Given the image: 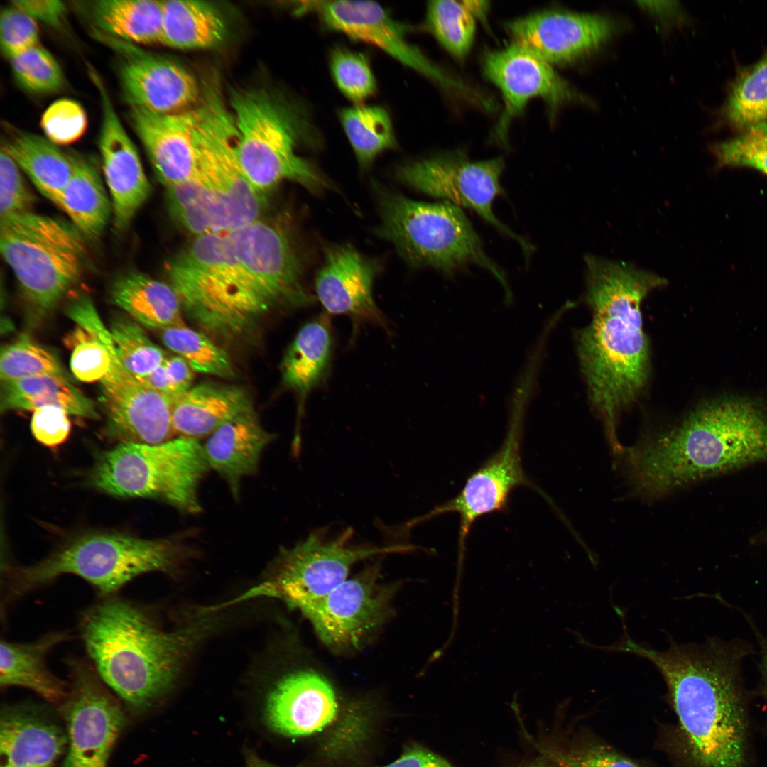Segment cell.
Returning a JSON list of instances; mask_svg holds the SVG:
<instances>
[{
  "mask_svg": "<svg viewBox=\"0 0 767 767\" xmlns=\"http://www.w3.org/2000/svg\"><path fill=\"white\" fill-rule=\"evenodd\" d=\"M619 457L635 494L663 498L697 482L767 462V409L749 398L699 406L680 423L623 447Z\"/></svg>",
  "mask_w": 767,
  "mask_h": 767,
  "instance_id": "1",
  "label": "cell"
},
{
  "mask_svg": "<svg viewBox=\"0 0 767 767\" xmlns=\"http://www.w3.org/2000/svg\"><path fill=\"white\" fill-rule=\"evenodd\" d=\"M586 300L591 322L580 332L579 354L590 398L614 453L620 411L633 401L649 374V350L641 304L665 278L631 263L592 254L584 257Z\"/></svg>",
  "mask_w": 767,
  "mask_h": 767,
  "instance_id": "2",
  "label": "cell"
},
{
  "mask_svg": "<svg viewBox=\"0 0 767 767\" xmlns=\"http://www.w3.org/2000/svg\"><path fill=\"white\" fill-rule=\"evenodd\" d=\"M624 651L647 659L663 676L678 720L681 751L692 766L746 767L739 653L712 641H670L666 650L657 651L631 638Z\"/></svg>",
  "mask_w": 767,
  "mask_h": 767,
  "instance_id": "3",
  "label": "cell"
},
{
  "mask_svg": "<svg viewBox=\"0 0 767 767\" xmlns=\"http://www.w3.org/2000/svg\"><path fill=\"white\" fill-rule=\"evenodd\" d=\"M205 614L166 631L142 607L115 595L84 611L80 631L101 679L136 714L173 687L185 658L213 626Z\"/></svg>",
  "mask_w": 767,
  "mask_h": 767,
  "instance_id": "4",
  "label": "cell"
},
{
  "mask_svg": "<svg viewBox=\"0 0 767 767\" xmlns=\"http://www.w3.org/2000/svg\"><path fill=\"white\" fill-rule=\"evenodd\" d=\"M197 108L196 166L188 179L167 188L168 206L196 236L227 233L259 219L263 195L241 170L233 116L217 84L205 86Z\"/></svg>",
  "mask_w": 767,
  "mask_h": 767,
  "instance_id": "5",
  "label": "cell"
},
{
  "mask_svg": "<svg viewBox=\"0 0 767 767\" xmlns=\"http://www.w3.org/2000/svg\"><path fill=\"white\" fill-rule=\"evenodd\" d=\"M167 272L183 311L209 332L240 335L273 312L227 233L196 236L168 262Z\"/></svg>",
  "mask_w": 767,
  "mask_h": 767,
  "instance_id": "6",
  "label": "cell"
},
{
  "mask_svg": "<svg viewBox=\"0 0 767 767\" xmlns=\"http://www.w3.org/2000/svg\"><path fill=\"white\" fill-rule=\"evenodd\" d=\"M181 550L167 538L145 539L114 533L79 535L34 564L9 568L6 600L17 599L51 583L60 576L80 577L102 599L115 596L135 577L151 572H169Z\"/></svg>",
  "mask_w": 767,
  "mask_h": 767,
  "instance_id": "7",
  "label": "cell"
},
{
  "mask_svg": "<svg viewBox=\"0 0 767 767\" xmlns=\"http://www.w3.org/2000/svg\"><path fill=\"white\" fill-rule=\"evenodd\" d=\"M87 239L71 223L31 211L1 217L0 250L33 320L45 317L80 281Z\"/></svg>",
  "mask_w": 767,
  "mask_h": 767,
  "instance_id": "8",
  "label": "cell"
},
{
  "mask_svg": "<svg viewBox=\"0 0 767 767\" xmlns=\"http://www.w3.org/2000/svg\"><path fill=\"white\" fill-rule=\"evenodd\" d=\"M381 236L414 267L447 275L469 265L490 271L508 292L502 270L490 259L461 207L447 201L425 202L379 187Z\"/></svg>",
  "mask_w": 767,
  "mask_h": 767,
  "instance_id": "9",
  "label": "cell"
},
{
  "mask_svg": "<svg viewBox=\"0 0 767 767\" xmlns=\"http://www.w3.org/2000/svg\"><path fill=\"white\" fill-rule=\"evenodd\" d=\"M230 106L237 158L257 192L263 195L287 180L312 191L325 187L322 177L295 151L304 129L290 111L256 90L233 92Z\"/></svg>",
  "mask_w": 767,
  "mask_h": 767,
  "instance_id": "10",
  "label": "cell"
},
{
  "mask_svg": "<svg viewBox=\"0 0 767 767\" xmlns=\"http://www.w3.org/2000/svg\"><path fill=\"white\" fill-rule=\"evenodd\" d=\"M352 528L338 534H330L327 528L313 531L295 545L280 550L267 578L233 602L273 597L301 611L345 581L357 562L413 548L357 545L352 544Z\"/></svg>",
  "mask_w": 767,
  "mask_h": 767,
  "instance_id": "11",
  "label": "cell"
},
{
  "mask_svg": "<svg viewBox=\"0 0 767 767\" xmlns=\"http://www.w3.org/2000/svg\"><path fill=\"white\" fill-rule=\"evenodd\" d=\"M505 168L501 157L472 161L461 151H449L400 166L398 179L406 185L477 213L516 241L526 256L532 246L503 224L493 212L495 199L503 194L500 178Z\"/></svg>",
  "mask_w": 767,
  "mask_h": 767,
  "instance_id": "12",
  "label": "cell"
},
{
  "mask_svg": "<svg viewBox=\"0 0 767 767\" xmlns=\"http://www.w3.org/2000/svg\"><path fill=\"white\" fill-rule=\"evenodd\" d=\"M68 690L60 704L68 751L62 767H107L126 722L122 707L91 663L70 658Z\"/></svg>",
  "mask_w": 767,
  "mask_h": 767,
  "instance_id": "13",
  "label": "cell"
},
{
  "mask_svg": "<svg viewBox=\"0 0 767 767\" xmlns=\"http://www.w3.org/2000/svg\"><path fill=\"white\" fill-rule=\"evenodd\" d=\"M379 570L370 565L301 611L330 648H357L386 619L393 590L379 581Z\"/></svg>",
  "mask_w": 767,
  "mask_h": 767,
  "instance_id": "14",
  "label": "cell"
},
{
  "mask_svg": "<svg viewBox=\"0 0 767 767\" xmlns=\"http://www.w3.org/2000/svg\"><path fill=\"white\" fill-rule=\"evenodd\" d=\"M227 234L239 261L273 310L312 301L303 283L299 256L284 228L257 219Z\"/></svg>",
  "mask_w": 767,
  "mask_h": 767,
  "instance_id": "15",
  "label": "cell"
},
{
  "mask_svg": "<svg viewBox=\"0 0 767 767\" xmlns=\"http://www.w3.org/2000/svg\"><path fill=\"white\" fill-rule=\"evenodd\" d=\"M111 364L100 381V401L107 434L119 443L155 445L175 437L172 396L141 384L122 364L113 339L107 342Z\"/></svg>",
  "mask_w": 767,
  "mask_h": 767,
  "instance_id": "16",
  "label": "cell"
},
{
  "mask_svg": "<svg viewBox=\"0 0 767 767\" xmlns=\"http://www.w3.org/2000/svg\"><path fill=\"white\" fill-rule=\"evenodd\" d=\"M486 77L501 91L504 109L495 129V137L506 144L511 120L521 114L532 98L540 97L553 114L570 102L586 103L553 68L552 65L526 47L512 42L506 47L486 52L483 58Z\"/></svg>",
  "mask_w": 767,
  "mask_h": 767,
  "instance_id": "17",
  "label": "cell"
},
{
  "mask_svg": "<svg viewBox=\"0 0 767 767\" xmlns=\"http://www.w3.org/2000/svg\"><path fill=\"white\" fill-rule=\"evenodd\" d=\"M92 34L117 55L119 82L129 107L174 114L200 102L202 91L197 80L180 65L95 28Z\"/></svg>",
  "mask_w": 767,
  "mask_h": 767,
  "instance_id": "18",
  "label": "cell"
},
{
  "mask_svg": "<svg viewBox=\"0 0 767 767\" xmlns=\"http://www.w3.org/2000/svg\"><path fill=\"white\" fill-rule=\"evenodd\" d=\"M309 4L303 7L316 12L330 29L377 47L445 88L470 93L464 84L442 71L410 43L406 38V26L376 2L341 0Z\"/></svg>",
  "mask_w": 767,
  "mask_h": 767,
  "instance_id": "19",
  "label": "cell"
},
{
  "mask_svg": "<svg viewBox=\"0 0 767 767\" xmlns=\"http://www.w3.org/2000/svg\"><path fill=\"white\" fill-rule=\"evenodd\" d=\"M521 433L515 423L500 448L467 479L454 498L408 522V527L446 513L459 517V546L462 551L470 529L483 516L504 511L510 494L521 486H532L523 469Z\"/></svg>",
  "mask_w": 767,
  "mask_h": 767,
  "instance_id": "20",
  "label": "cell"
},
{
  "mask_svg": "<svg viewBox=\"0 0 767 767\" xmlns=\"http://www.w3.org/2000/svg\"><path fill=\"white\" fill-rule=\"evenodd\" d=\"M611 18L550 9L533 13L506 23L518 43L551 65H565L588 56L616 32Z\"/></svg>",
  "mask_w": 767,
  "mask_h": 767,
  "instance_id": "21",
  "label": "cell"
},
{
  "mask_svg": "<svg viewBox=\"0 0 767 767\" xmlns=\"http://www.w3.org/2000/svg\"><path fill=\"white\" fill-rule=\"evenodd\" d=\"M88 70L100 98L102 114L99 148L111 196L114 223L117 230H124L148 199L151 186L138 153L116 112L103 81L90 65Z\"/></svg>",
  "mask_w": 767,
  "mask_h": 767,
  "instance_id": "22",
  "label": "cell"
},
{
  "mask_svg": "<svg viewBox=\"0 0 767 767\" xmlns=\"http://www.w3.org/2000/svg\"><path fill=\"white\" fill-rule=\"evenodd\" d=\"M339 702L332 685L308 670L283 677L267 696L265 721L273 731L288 737L322 731L337 718Z\"/></svg>",
  "mask_w": 767,
  "mask_h": 767,
  "instance_id": "23",
  "label": "cell"
},
{
  "mask_svg": "<svg viewBox=\"0 0 767 767\" xmlns=\"http://www.w3.org/2000/svg\"><path fill=\"white\" fill-rule=\"evenodd\" d=\"M128 119L143 144L158 180L166 188L178 185L192 175L197 163V106L174 114H160L129 107Z\"/></svg>",
  "mask_w": 767,
  "mask_h": 767,
  "instance_id": "24",
  "label": "cell"
},
{
  "mask_svg": "<svg viewBox=\"0 0 767 767\" xmlns=\"http://www.w3.org/2000/svg\"><path fill=\"white\" fill-rule=\"evenodd\" d=\"M374 262L350 245L330 246L315 280L316 295L325 310L334 315L381 322L372 285Z\"/></svg>",
  "mask_w": 767,
  "mask_h": 767,
  "instance_id": "25",
  "label": "cell"
},
{
  "mask_svg": "<svg viewBox=\"0 0 767 767\" xmlns=\"http://www.w3.org/2000/svg\"><path fill=\"white\" fill-rule=\"evenodd\" d=\"M67 743V731L44 708L28 703L2 707L1 765L53 767Z\"/></svg>",
  "mask_w": 767,
  "mask_h": 767,
  "instance_id": "26",
  "label": "cell"
},
{
  "mask_svg": "<svg viewBox=\"0 0 767 767\" xmlns=\"http://www.w3.org/2000/svg\"><path fill=\"white\" fill-rule=\"evenodd\" d=\"M273 439L254 410L221 425L202 447L210 469L218 473L237 497L241 480L257 472L261 455Z\"/></svg>",
  "mask_w": 767,
  "mask_h": 767,
  "instance_id": "27",
  "label": "cell"
},
{
  "mask_svg": "<svg viewBox=\"0 0 767 767\" xmlns=\"http://www.w3.org/2000/svg\"><path fill=\"white\" fill-rule=\"evenodd\" d=\"M175 437L199 440L239 415L254 411L249 394L233 385L203 383L172 395Z\"/></svg>",
  "mask_w": 767,
  "mask_h": 767,
  "instance_id": "28",
  "label": "cell"
},
{
  "mask_svg": "<svg viewBox=\"0 0 767 767\" xmlns=\"http://www.w3.org/2000/svg\"><path fill=\"white\" fill-rule=\"evenodd\" d=\"M71 637L68 631H58L28 642L1 641V687H24L49 702L60 705L67 695L68 682L50 670L46 657L54 648Z\"/></svg>",
  "mask_w": 767,
  "mask_h": 767,
  "instance_id": "29",
  "label": "cell"
},
{
  "mask_svg": "<svg viewBox=\"0 0 767 767\" xmlns=\"http://www.w3.org/2000/svg\"><path fill=\"white\" fill-rule=\"evenodd\" d=\"M1 147L17 163L38 190L56 205L72 175L76 157L35 134L9 126Z\"/></svg>",
  "mask_w": 767,
  "mask_h": 767,
  "instance_id": "30",
  "label": "cell"
},
{
  "mask_svg": "<svg viewBox=\"0 0 767 767\" xmlns=\"http://www.w3.org/2000/svg\"><path fill=\"white\" fill-rule=\"evenodd\" d=\"M114 305L141 325L161 331L185 325L183 307L170 284L136 271L119 276L111 288Z\"/></svg>",
  "mask_w": 767,
  "mask_h": 767,
  "instance_id": "31",
  "label": "cell"
},
{
  "mask_svg": "<svg viewBox=\"0 0 767 767\" xmlns=\"http://www.w3.org/2000/svg\"><path fill=\"white\" fill-rule=\"evenodd\" d=\"M57 406L69 415L96 419L99 415L92 401L67 376L43 374L1 382V410H34Z\"/></svg>",
  "mask_w": 767,
  "mask_h": 767,
  "instance_id": "32",
  "label": "cell"
},
{
  "mask_svg": "<svg viewBox=\"0 0 767 767\" xmlns=\"http://www.w3.org/2000/svg\"><path fill=\"white\" fill-rule=\"evenodd\" d=\"M332 339L324 318L304 325L286 351L282 364L285 386L304 396L325 377L330 366Z\"/></svg>",
  "mask_w": 767,
  "mask_h": 767,
  "instance_id": "33",
  "label": "cell"
},
{
  "mask_svg": "<svg viewBox=\"0 0 767 767\" xmlns=\"http://www.w3.org/2000/svg\"><path fill=\"white\" fill-rule=\"evenodd\" d=\"M95 29L133 44L161 43L163 1L101 0L92 3Z\"/></svg>",
  "mask_w": 767,
  "mask_h": 767,
  "instance_id": "34",
  "label": "cell"
},
{
  "mask_svg": "<svg viewBox=\"0 0 767 767\" xmlns=\"http://www.w3.org/2000/svg\"><path fill=\"white\" fill-rule=\"evenodd\" d=\"M56 205L91 241L100 238L112 211L111 202L97 172L88 162L77 157L74 172Z\"/></svg>",
  "mask_w": 767,
  "mask_h": 767,
  "instance_id": "35",
  "label": "cell"
},
{
  "mask_svg": "<svg viewBox=\"0 0 767 767\" xmlns=\"http://www.w3.org/2000/svg\"><path fill=\"white\" fill-rule=\"evenodd\" d=\"M224 21L213 6L199 1H163L161 43L178 49H202L219 44Z\"/></svg>",
  "mask_w": 767,
  "mask_h": 767,
  "instance_id": "36",
  "label": "cell"
},
{
  "mask_svg": "<svg viewBox=\"0 0 767 767\" xmlns=\"http://www.w3.org/2000/svg\"><path fill=\"white\" fill-rule=\"evenodd\" d=\"M339 119L363 168L368 167L377 156L395 145L391 117L381 106L354 104L342 109Z\"/></svg>",
  "mask_w": 767,
  "mask_h": 767,
  "instance_id": "37",
  "label": "cell"
},
{
  "mask_svg": "<svg viewBox=\"0 0 767 767\" xmlns=\"http://www.w3.org/2000/svg\"><path fill=\"white\" fill-rule=\"evenodd\" d=\"M723 116L741 131L767 122V53L737 76L724 107Z\"/></svg>",
  "mask_w": 767,
  "mask_h": 767,
  "instance_id": "38",
  "label": "cell"
},
{
  "mask_svg": "<svg viewBox=\"0 0 767 767\" xmlns=\"http://www.w3.org/2000/svg\"><path fill=\"white\" fill-rule=\"evenodd\" d=\"M163 343L183 358L195 372L229 378L233 364L227 352L205 334L185 325L162 330Z\"/></svg>",
  "mask_w": 767,
  "mask_h": 767,
  "instance_id": "39",
  "label": "cell"
},
{
  "mask_svg": "<svg viewBox=\"0 0 767 767\" xmlns=\"http://www.w3.org/2000/svg\"><path fill=\"white\" fill-rule=\"evenodd\" d=\"M428 28L452 55L463 59L469 52L476 32L475 17L463 1H430L427 6Z\"/></svg>",
  "mask_w": 767,
  "mask_h": 767,
  "instance_id": "40",
  "label": "cell"
},
{
  "mask_svg": "<svg viewBox=\"0 0 767 767\" xmlns=\"http://www.w3.org/2000/svg\"><path fill=\"white\" fill-rule=\"evenodd\" d=\"M109 330L122 364L135 377L149 374L167 357L141 325L130 317H114Z\"/></svg>",
  "mask_w": 767,
  "mask_h": 767,
  "instance_id": "41",
  "label": "cell"
},
{
  "mask_svg": "<svg viewBox=\"0 0 767 767\" xmlns=\"http://www.w3.org/2000/svg\"><path fill=\"white\" fill-rule=\"evenodd\" d=\"M43 374L66 376L54 354L28 337L21 336L1 348V382Z\"/></svg>",
  "mask_w": 767,
  "mask_h": 767,
  "instance_id": "42",
  "label": "cell"
},
{
  "mask_svg": "<svg viewBox=\"0 0 767 767\" xmlns=\"http://www.w3.org/2000/svg\"><path fill=\"white\" fill-rule=\"evenodd\" d=\"M10 62L16 80L30 92L53 94L65 85L60 65L40 44L10 59Z\"/></svg>",
  "mask_w": 767,
  "mask_h": 767,
  "instance_id": "43",
  "label": "cell"
},
{
  "mask_svg": "<svg viewBox=\"0 0 767 767\" xmlns=\"http://www.w3.org/2000/svg\"><path fill=\"white\" fill-rule=\"evenodd\" d=\"M717 165L749 167L767 175V122L751 126L711 147Z\"/></svg>",
  "mask_w": 767,
  "mask_h": 767,
  "instance_id": "44",
  "label": "cell"
},
{
  "mask_svg": "<svg viewBox=\"0 0 767 767\" xmlns=\"http://www.w3.org/2000/svg\"><path fill=\"white\" fill-rule=\"evenodd\" d=\"M330 65L337 87L355 104H361L375 92L376 79L363 53L336 47L330 53Z\"/></svg>",
  "mask_w": 767,
  "mask_h": 767,
  "instance_id": "45",
  "label": "cell"
},
{
  "mask_svg": "<svg viewBox=\"0 0 767 767\" xmlns=\"http://www.w3.org/2000/svg\"><path fill=\"white\" fill-rule=\"evenodd\" d=\"M40 126L49 141L58 146L67 145L77 141L85 133L87 117L78 102L61 99L45 111Z\"/></svg>",
  "mask_w": 767,
  "mask_h": 767,
  "instance_id": "46",
  "label": "cell"
},
{
  "mask_svg": "<svg viewBox=\"0 0 767 767\" xmlns=\"http://www.w3.org/2000/svg\"><path fill=\"white\" fill-rule=\"evenodd\" d=\"M543 756L557 767H641L611 748L587 742L570 749H543Z\"/></svg>",
  "mask_w": 767,
  "mask_h": 767,
  "instance_id": "47",
  "label": "cell"
},
{
  "mask_svg": "<svg viewBox=\"0 0 767 767\" xmlns=\"http://www.w3.org/2000/svg\"><path fill=\"white\" fill-rule=\"evenodd\" d=\"M0 44L9 60L39 45L37 21L12 4L5 7L0 16Z\"/></svg>",
  "mask_w": 767,
  "mask_h": 767,
  "instance_id": "48",
  "label": "cell"
},
{
  "mask_svg": "<svg viewBox=\"0 0 767 767\" xmlns=\"http://www.w3.org/2000/svg\"><path fill=\"white\" fill-rule=\"evenodd\" d=\"M34 197L23 171L1 148L0 155V217L31 211Z\"/></svg>",
  "mask_w": 767,
  "mask_h": 767,
  "instance_id": "49",
  "label": "cell"
},
{
  "mask_svg": "<svg viewBox=\"0 0 767 767\" xmlns=\"http://www.w3.org/2000/svg\"><path fill=\"white\" fill-rule=\"evenodd\" d=\"M31 430L40 444L55 447L64 443L71 430L68 413L57 406H43L33 411Z\"/></svg>",
  "mask_w": 767,
  "mask_h": 767,
  "instance_id": "50",
  "label": "cell"
},
{
  "mask_svg": "<svg viewBox=\"0 0 767 767\" xmlns=\"http://www.w3.org/2000/svg\"><path fill=\"white\" fill-rule=\"evenodd\" d=\"M248 767H278L260 757L253 758ZM381 767H455L443 757L420 744L407 746L400 756Z\"/></svg>",
  "mask_w": 767,
  "mask_h": 767,
  "instance_id": "51",
  "label": "cell"
},
{
  "mask_svg": "<svg viewBox=\"0 0 767 767\" xmlns=\"http://www.w3.org/2000/svg\"><path fill=\"white\" fill-rule=\"evenodd\" d=\"M11 4L25 11L36 21L55 28L62 25L67 11L66 6L57 0H15L11 1Z\"/></svg>",
  "mask_w": 767,
  "mask_h": 767,
  "instance_id": "52",
  "label": "cell"
},
{
  "mask_svg": "<svg viewBox=\"0 0 767 767\" xmlns=\"http://www.w3.org/2000/svg\"><path fill=\"white\" fill-rule=\"evenodd\" d=\"M163 362L149 374L141 377H136V379L146 386L162 393L173 395L180 393L179 388L168 373Z\"/></svg>",
  "mask_w": 767,
  "mask_h": 767,
  "instance_id": "53",
  "label": "cell"
},
{
  "mask_svg": "<svg viewBox=\"0 0 767 767\" xmlns=\"http://www.w3.org/2000/svg\"><path fill=\"white\" fill-rule=\"evenodd\" d=\"M163 364L180 392L191 387L195 371L183 358L178 355L167 357Z\"/></svg>",
  "mask_w": 767,
  "mask_h": 767,
  "instance_id": "54",
  "label": "cell"
},
{
  "mask_svg": "<svg viewBox=\"0 0 767 767\" xmlns=\"http://www.w3.org/2000/svg\"><path fill=\"white\" fill-rule=\"evenodd\" d=\"M474 17L485 18L488 11L489 2L486 1H463Z\"/></svg>",
  "mask_w": 767,
  "mask_h": 767,
  "instance_id": "55",
  "label": "cell"
},
{
  "mask_svg": "<svg viewBox=\"0 0 767 767\" xmlns=\"http://www.w3.org/2000/svg\"><path fill=\"white\" fill-rule=\"evenodd\" d=\"M545 759H546L545 761V760L544 761L541 760L540 761H538V762H535L534 763L530 764V765H528L527 766H525V767H553L551 766V762L550 761H548L547 758H545Z\"/></svg>",
  "mask_w": 767,
  "mask_h": 767,
  "instance_id": "56",
  "label": "cell"
},
{
  "mask_svg": "<svg viewBox=\"0 0 767 767\" xmlns=\"http://www.w3.org/2000/svg\"><path fill=\"white\" fill-rule=\"evenodd\" d=\"M754 540L758 542H767V528H764L761 532L756 535Z\"/></svg>",
  "mask_w": 767,
  "mask_h": 767,
  "instance_id": "57",
  "label": "cell"
},
{
  "mask_svg": "<svg viewBox=\"0 0 767 767\" xmlns=\"http://www.w3.org/2000/svg\"><path fill=\"white\" fill-rule=\"evenodd\" d=\"M763 673L765 679V682L767 686V649L765 652L763 661Z\"/></svg>",
  "mask_w": 767,
  "mask_h": 767,
  "instance_id": "58",
  "label": "cell"
},
{
  "mask_svg": "<svg viewBox=\"0 0 767 767\" xmlns=\"http://www.w3.org/2000/svg\"><path fill=\"white\" fill-rule=\"evenodd\" d=\"M1 767H19V766H10V765H1Z\"/></svg>",
  "mask_w": 767,
  "mask_h": 767,
  "instance_id": "59",
  "label": "cell"
}]
</instances>
